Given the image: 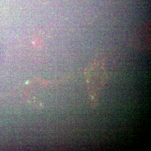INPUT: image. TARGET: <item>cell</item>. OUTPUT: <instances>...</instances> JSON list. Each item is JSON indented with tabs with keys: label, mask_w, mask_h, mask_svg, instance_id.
Here are the masks:
<instances>
[{
	"label": "cell",
	"mask_w": 151,
	"mask_h": 151,
	"mask_svg": "<svg viewBox=\"0 0 151 151\" xmlns=\"http://www.w3.org/2000/svg\"><path fill=\"white\" fill-rule=\"evenodd\" d=\"M86 85L89 105L96 109L98 105L99 92L108 81V75L105 63L102 59L95 60L85 69Z\"/></svg>",
	"instance_id": "1"
},
{
	"label": "cell",
	"mask_w": 151,
	"mask_h": 151,
	"mask_svg": "<svg viewBox=\"0 0 151 151\" xmlns=\"http://www.w3.org/2000/svg\"><path fill=\"white\" fill-rule=\"evenodd\" d=\"M149 28L145 26L136 33L135 44L136 47L143 50H149L150 48V32Z\"/></svg>",
	"instance_id": "2"
}]
</instances>
